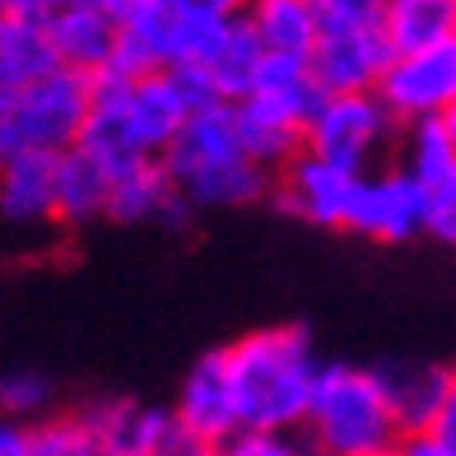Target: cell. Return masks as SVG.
<instances>
[{"label":"cell","instance_id":"cell-1","mask_svg":"<svg viewBox=\"0 0 456 456\" xmlns=\"http://www.w3.org/2000/svg\"><path fill=\"white\" fill-rule=\"evenodd\" d=\"M233 396L242 410V428L294 433L307 424L313 391L322 378V359L303 326H261L224 345Z\"/></svg>","mask_w":456,"mask_h":456},{"label":"cell","instance_id":"cell-2","mask_svg":"<svg viewBox=\"0 0 456 456\" xmlns=\"http://www.w3.org/2000/svg\"><path fill=\"white\" fill-rule=\"evenodd\" d=\"M163 163H168L191 210H233V205H252L265 191H275V173H265L247 154L238 131V108H228V102L205 108L186 121Z\"/></svg>","mask_w":456,"mask_h":456},{"label":"cell","instance_id":"cell-3","mask_svg":"<svg viewBox=\"0 0 456 456\" xmlns=\"http://www.w3.org/2000/svg\"><path fill=\"white\" fill-rule=\"evenodd\" d=\"M303 433L322 456H396L405 424L378 368L326 363Z\"/></svg>","mask_w":456,"mask_h":456},{"label":"cell","instance_id":"cell-4","mask_svg":"<svg viewBox=\"0 0 456 456\" xmlns=\"http://www.w3.org/2000/svg\"><path fill=\"white\" fill-rule=\"evenodd\" d=\"M89 112H94V79L75 70H56L28 89L0 94V159L79 150Z\"/></svg>","mask_w":456,"mask_h":456},{"label":"cell","instance_id":"cell-5","mask_svg":"<svg viewBox=\"0 0 456 456\" xmlns=\"http://www.w3.org/2000/svg\"><path fill=\"white\" fill-rule=\"evenodd\" d=\"M391 131H396V117L378 94H322L307 121V154L363 173V163L391 140Z\"/></svg>","mask_w":456,"mask_h":456},{"label":"cell","instance_id":"cell-6","mask_svg":"<svg viewBox=\"0 0 456 456\" xmlns=\"http://www.w3.org/2000/svg\"><path fill=\"white\" fill-rule=\"evenodd\" d=\"M378 98L405 131L419 126V121H443L456 102V37L396 56L378 85Z\"/></svg>","mask_w":456,"mask_h":456},{"label":"cell","instance_id":"cell-7","mask_svg":"<svg viewBox=\"0 0 456 456\" xmlns=\"http://www.w3.org/2000/svg\"><path fill=\"white\" fill-rule=\"evenodd\" d=\"M391 61L382 24H326L307 70L322 94H378Z\"/></svg>","mask_w":456,"mask_h":456},{"label":"cell","instance_id":"cell-8","mask_svg":"<svg viewBox=\"0 0 456 456\" xmlns=\"http://www.w3.org/2000/svg\"><path fill=\"white\" fill-rule=\"evenodd\" d=\"M173 419L196 447H210V452H219L224 443H233L242 433V410L233 396V378H228L224 349H210V354H200L191 363V372L177 387Z\"/></svg>","mask_w":456,"mask_h":456},{"label":"cell","instance_id":"cell-9","mask_svg":"<svg viewBox=\"0 0 456 456\" xmlns=\"http://www.w3.org/2000/svg\"><path fill=\"white\" fill-rule=\"evenodd\" d=\"M359 182H363V173H349V168H340V163H326V159L303 150L275 177V200H280V210H289L294 219L313 224V228L349 233V215H354V200H359Z\"/></svg>","mask_w":456,"mask_h":456},{"label":"cell","instance_id":"cell-10","mask_svg":"<svg viewBox=\"0 0 456 456\" xmlns=\"http://www.w3.org/2000/svg\"><path fill=\"white\" fill-rule=\"evenodd\" d=\"M349 233L387 247L428 233V191L419 186V177H410L405 168L363 173L354 215H349Z\"/></svg>","mask_w":456,"mask_h":456},{"label":"cell","instance_id":"cell-11","mask_svg":"<svg viewBox=\"0 0 456 456\" xmlns=\"http://www.w3.org/2000/svg\"><path fill=\"white\" fill-rule=\"evenodd\" d=\"M85 419L94 428L98 456H168L182 443H191L177 428L173 410L144 405L131 396H102L85 405Z\"/></svg>","mask_w":456,"mask_h":456},{"label":"cell","instance_id":"cell-12","mask_svg":"<svg viewBox=\"0 0 456 456\" xmlns=\"http://www.w3.org/2000/svg\"><path fill=\"white\" fill-rule=\"evenodd\" d=\"M191 102L177 89L173 70H154V75H140L131 94H126V121H131V135L140 144L144 159H163L173 150V140L182 135V126L191 121Z\"/></svg>","mask_w":456,"mask_h":456},{"label":"cell","instance_id":"cell-13","mask_svg":"<svg viewBox=\"0 0 456 456\" xmlns=\"http://www.w3.org/2000/svg\"><path fill=\"white\" fill-rule=\"evenodd\" d=\"M112 224H168L182 228L191 219V205H186L182 186L173 182L168 163L163 159H144L135 168H126L112 182V205H108Z\"/></svg>","mask_w":456,"mask_h":456},{"label":"cell","instance_id":"cell-14","mask_svg":"<svg viewBox=\"0 0 456 456\" xmlns=\"http://www.w3.org/2000/svg\"><path fill=\"white\" fill-rule=\"evenodd\" d=\"M0 210L19 228L61 219V154L0 159Z\"/></svg>","mask_w":456,"mask_h":456},{"label":"cell","instance_id":"cell-15","mask_svg":"<svg viewBox=\"0 0 456 456\" xmlns=\"http://www.w3.org/2000/svg\"><path fill=\"white\" fill-rule=\"evenodd\" d=\"M52 43L61 52V66L75 70V75H102L117 66V52H121V24L112 14H102L85 0L56 10L52 14Z\"/></svg>","mask_w":456,"mask_h":456},{"label":"cell","instance_id":"cell-16","mask_svg":"<svg viewBox=\"0 0 456 456\" xmlns=\"http://www.w3.org/2000/svg\"><path fill=\"white\" fill-rule=\"evenodd\" d=\"M247 28L256 33L265 56L275 61H298L307 66L322 43L326 19L313 0H247Z\"/></svg>","mask_w":456,"mask_h":456},{"label":"cell","instance_id":"cell-17","mask_svg":"<svg viewBox=\"0 0 456 456\" xmlns=\"http://www.w3.org/2000/svg\"><path fill=\"white\" fill-rule=\"evenodd\" d=\"M61 66L47 14H0V94L28 89Z\"/></svg>","mask_w":456,"mask_h":456},{"label":"cell","instance_id":"cell-18","mask_svg":"<svg viewBox=\"0 0 456 456\" xmlns=\"http://www.w3.org/2000/svg\"><path fill=\"white\" fill-rule=\"evenodd\" d=\"M378 372H382V382L391 391V401H396V414H401L405 433H428L433 419H438V410H443V401H447L452 382H456V368L401 359V363H387Z\"/></svg>","mask_w":456,"mask_h":456},{"label":"cell","instance_id":"cell-19","mask_svg":"<svg viewBox=\"0 0 456 456\" xmlns=\"http://www.w3.org/2000/svg\"><path fill=\"white\" fill-rule=\"evenodd\" d=\"M382 33L396 56L438 47L456 37V0H387Z\"/></svg>","mask_w":456,"mask_h":456},{"label":"cell","instance_id":"cell-20","mask_svg":"<svg viewBox=\"0 0 456 456\" xmlns=\"http://www.w3.org/2000/svg\"><path fill=\"white\" fill-rule=\"evenodd\" d=\"M112 182L117 177L89 150L61 154V224H89L94 215H108Z\"/></svg>","mask_w":456,"mask_h":456},{"label":"cell","instance_id":"cell-21","mask_svg":"<svg viewBox=\"0 0 456 456\" xmlns=\"http://www.w3.org/2000/svg\"><path fill=\"white\" fill-rule=\"evenodd\" d=\"M47 405H52V378L37 368H10L0 378V410L10 414V424H24V419H47Z\"/></svg>","mask_w":456,"mask_h":456},{"label":"cell","instance_id":"cell-22","mask_svg":"<svg viewBox=\"0 0 456 456\" xmlns=\"http://www.w3.org/2000/svg\"><path fill=\"white\" fill-rule=\"evenodd\" d=\"M219 456H322L303 428L275 433V428H242L233 443H224Z\"/></svg>","mask_w":456,"mask_h":456},{"label":"cell","instance_id":"cell-23","mask_svg":"<svg viewBox=\"0 0 456 456\" xmlns=\"http://www.w3.org/2000/svg\"><path fill=\"white\" fill-rule=\"evenodd\" d=\"M424 191H428V238L456 247V168L433 177Z\"/></svg>","mask_w":456,"mask_h":456},{"label":"cell","instance_id":"cell-24","mask_svg":"<svg viewBox=\"0 0 456 456\" xmlns=\"http://www.w3.org/2000/svg\"><path fill=\"white\" fill-rule=\"evenodd\" d=\"M326 24H382L387 0H313Z\"/></svg>","mask_w":456,"mask_h":456},{"label":"cell","instance_id":"cell-25","mask_svg":"<svg viewBox=\"0 0 456 456\" xmlns=\"http://www.w3.org/2000/svg\"><path fill=\"white\" fill-rule=\"evenodd\" d=\"M173 5L191 19H215V24H233L247 14V0H173Z\"/></svg>","mask_w":456,"mask_h":456},{"label":"cell","instance_id":"cell-26","mask_svg":"<svg viewBox=\"0 0 456 456\" xmlns=\"http://www.w3.org/2000/svg\"><path fill=\"white\" fill-rule=\"evenodd\" d=\"M396 456H456L438 433H405V443L396 447Z\"/></svg>","mask_w":456,"mask_h":456},{"label":"cell","instance_id":"cell-27","mask_svg":"<svg viewBox=\"0 0 456 456\" xmlns=\"http://www.w3.org/2000/svg\"><path fill=\"white\" fill-rule=\"evenodd\" d=\"M0 456H33L28 424H5V428H0Z\"/></svg>","mask_w":456,"mask_h":456},{"label":"cell","instance_id":"cell-28","mask_svg":"<svg viewBox=\"0 0 456 456\" xmlns=\"http://www.w3.org/2000/svg\"><path fill=\"white\" fill-rule=\"evenodd\" d=\"M428 433H438V438L456 452V382H452L447 401H443V410H438V419H433V428H428Z\"/></svg>","mask_w":456,"mask_h":456},{"label":"cell","instance_id":"cell-29","mask_svg":"<svg viewBox=\"0 0 456 456\" xmlns=\"http://www.w3.org/2000/svg\"><path fill=\"white\" fill-rule=\"evenodd\" d=\"M75 5V0H0V14H56V10H66Z\"/></svg>","mask_w":456,"mask_h":456},{"label":"cell","instance_id":"cell-30","mask_svg":"<svg viewBox=\"0 0 456 456\" xmlns=\"http://www.w3.org/2000/svg\"><path fill=\"white\" fill-rule=\"evenodd\" d=\"M85 5H94V10H102V14H112L117 24H121V19H126V14L140 5V0H85Z\"/></svg>","mask_w":456,"mask_h":456},{"label":"cell","instance_id":"cell-31","mask_svg":"<svg viewBox=\"0 0 456 456\" xmlns=\"http://www.w3.org/2000/svg\"><path fill=\"white\" fill-rule=\"evenodd\" d=\"M168 456H219V452H210V447H196V443H182L177 452H168Z\"/></svg>","mask_w":456,"mask_h":456},{"label":"cell","instance_id":"cell-32","mask_svg":"<svg viewBox=\"0 0 456 456\" xmlns=\"http://www.w3.org/2000/svg\"><path fill=\"white\" fill-rule=\"evenodd\" d=\"M443 126H447V135H452V144H456V102H452V112L443 117Z\"/></svg>","mask_w":456,"mask_h":456}]
</instances>
